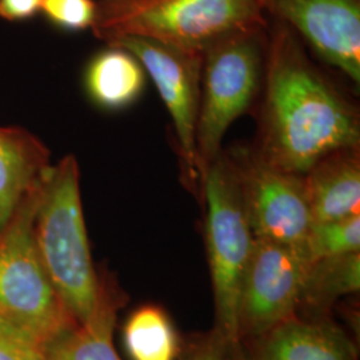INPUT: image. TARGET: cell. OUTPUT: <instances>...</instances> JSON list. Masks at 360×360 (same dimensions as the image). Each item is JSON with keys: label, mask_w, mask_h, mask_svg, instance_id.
Returning a JSON list of instances; mask_svg holds the SVG:
<instances>
[{"label": "cell", "mask_w": 360, "mask_h": 360, "mask_svg": "<svg viewBox=\"0 0 360 360\" xmlns=\"http://www.w3.org/2000/svg\"><path fill=\"white\" fill-rule=\"evenodd\" d=\"M263 91L255 148L272 166L304 175L323 156L360 147L359 110L312 65L295 31L275 19Z\"/></svg>", "instance_id": "cell-1"}, {"label": "cell", "mask_w": 360, "mask_h": 360, "mask_svg": "<svg viewBox=\"0 0 360 360\" xmlns=\"http://www.w3.org/2000/svg\"><path fill=\"white\" fill-rule=\"evenodd\" d=\"M40 262L67 312L77 324L91 322L103 304L91 257L80 196L77 158L67 155L46 174L34 218Z\"/></svg>", "instance_id": "cell-2"}, {"label": "cell", "mask_w": 360, "mask_h": 360, "mask_svg": "<svg viewBox=\"0 0 360 360\" xmlns=\"http://www.w3.org/2000/svg\"><path fill=\"white\" fill-rule=\"evenodd\" d=\"M267 25L260 0H96L91 30L105 43L132 35L203 52L227 34Z\"/></svg>", "instance_id": "cell-3"}, {"label": "cell", "mask_w": 360, "mask_h": 360, "mask_svg": "<svg viewBox=\"0 0 360 360\" xmlns=\"http://www.w3.org/2000/svg\"><path fill=\"white\" fill-rule=\"evenodd\" d=\"M44 176L0 232V323L41 351L75 324L44 271L34 239V218Z\"/></svg>", "instance_id": "cell-4"}, {"label": "cell", "mask_w": 360, "mask_h": 360, "mask_svg": "<svg viewBox=\"0 0 360 360\" xmlns=\"http://www.w3.org/2000/svg\"><path fill=\"white\" fill-rule=\"evenodd\" d=\"M267 26L235 31L203 51L200 107L195 134L198 159L205 175L219 156L232 123L245 114L263 90Z\"/></svg>", "instance_id": "cell-5"}, {"label": "cell", "mask_w": 360, "mask_h": 360, "mask_svg": "<svg viewBox=\"0 0 360 360\" xmlns=\"http://www.w3.org/2000/svg\"><path fill=\"white\" fill-rule=\"evenodd\" d=\"M200 195L206 205L205 232L215 297V333L239 347L242 346L238 330L239 294L255 238L226 151L207 166Z\"/></svg>", "instance_id": "cell-6"}, {"label": "cell", "mask_w": 360, "mask_h": 360, "mask_svg": "<svg viewBox=\"0 0 360 360\" xmlns=\"http://www.w3.org/2000/svg\"><path fill=\"white\" fill-rule=\"evenodd\" d=\"M226 154L254 238L307 250L314 221L303 175L272 166L255 147L236 146Z\"/></svg>", "instance_id": "cell-7"}, {"label": "cell", "mask_w": 360, "mask_h": 360, "mask_svg": "<svg viewBox=\"0 0 360 360\" xmlns=\"http://www.w3.org/2000/svg\"><path fill=\"white\" fill-rule=\"evenodd\" d=\"M107 46L132 53L153 77L175 129L186 183L200 193L203 172L195 134L200 107L203 52L186 51L155 39L132 35L114 39Z\"/></svg>", "instance_id": "cell-8"}, {"label": "cell", "mask_w": 360, "mask_h": 360, "mask_svg": "<svg viewBox=\"0 0 360 360\" xmlns=\"http://www.w3.org/2000/svg\"><path fill=\"white\" fill-rule=\"evenodd\" d=\"M309 264L306 248L255 239L239 294L240 342L266 334L295 315Z\"/></svg>", "instance_id": "cell-9"}, {"label": "cell", "mask_w": 360, "mask_h": 360, "mask_svg": "<svg viewBox=\"0 0 360 360\" xmlns=\"http://www.w3.org/2000/svg\"><path fill=\"white\" fill-rule=\"evenodd\" d=\"M328 65L360 83V0H260Z\"/></svg>", "instance_id": "cell-10"}, {"label": "cell", "mask_w": 360, "mask_h": 360, "mask_svg": "<svg viewBox=\"0 0 360 360\" xmlns=\"http://www.w3.org/2000/svg\"><path fill=\"white\" fill-rule=\"evenodd\" d=\"M243 360H358V351L334 323L292 315L250 340Z\"/></svg>", "instance_id": "cell-11"}, {"label": "cell", "mask_w": 360, "mask_h": 360, "mask_svg": "<svg viewBox=\"0 0 360 360\" xmlns=\"http://www.w3.org/2000/svg\"><path fill=\"white\" fill-rule=\"evenodd\" d=\"M303 178L314 223L360 215V147L323 156Z\"/></svg>", "instance_id": "cell-12"}, {"label": "cell", "mask_w": 360, "mask_h": 360, "mask_svg": "<svg viewBox=\"0 0 360 360\" xmlns=\"http://www.w3.org/2000/svg\"><path fill=\"white\" fill-rule=\"evenodd\" d=\"M51 166L50 150L37 135L19 126H0V232Z\"/></svg>", "instance_id": "cell-13"}, {"label": "cell", "mask_w": 360, "mask_h": 360, "mask_svg": "<svg viewBox=\"0 0 360 360\" xmlns=\"http://www.w3.org/2000/svg\"><path fill=\"white\" fill-rule=\"evenodd\" d=\"M146 71L129 51L107 46L86 67L84 89L91 102L107 111L123 110L143 92Z\"/></svg>", "instance_id": "cell-14"}, {"label": "cell", "mask_w": 360, "mask_h": 360, "mask_svg": "<svg viewBox=\"0 0 360 360\" xmlns=\"http://www.w3.org/2000/svg\"><path fill=\"white\" fill-rule=\"evenodd\" d=\"M116 304L107 292L96 316L72 324L43 348V360H120L112 343Z\"/></svg>", "instance_id": "cell-15"}, {"label": "cell", "mask_w": 360, "mask_h": 360, "mask_svg": "<svg viewBox=\"0 0 360 360\" xmlns=\"http://www.w3.org/2000/svg\"><path fill=\"white\" fill-rule=\"evenodd\" d=\"M360 290V252L311 262L299 307L322 309Z\"/></svg>", "instance_id": "cell-16"}, {"label": "cell", "mask_w": 360, "mask_h": 360, "mask_svg": "<svg viewBox=\"0 0 360 360\" xmlns=\"http://www.w3.org/2000/svg\"><path fill=\"white\" fill-rule=\"evenodd\" d=\"M131 360H178L179 339L167 314L144 306L129 316L123 331Z\"/></svg>", "instance_id": "cell-17"}, {"label": "cell", "mask_w": 360, "mask_h": 360, "mask_svg": "<svg viewBox=\"0 0 360 360\" xmlns=\"http://www.w3.org/2000/svg\"><path fill=\"white\" fill-rule=\"evenodd\" d=\"M306 247L311 262L360 252V215L312 223Z\"/></svg>", "instance_id": "cell-18"}, {"label": "cell", "mask_w": 360, "mask_h": 360, "mask_svg": "<svg viewBox=\"0 0 360 360\" xmlns=\"http://www.w3.org/2000/svg\"><path fill=\"white\" fill-rule=\"evenodd\" d=\"M40 13L62 31H84L95 22L96 0H43Z\"/></svg>", "instance_id": "cell-19"}, {"label": "cell", "mask_w": 360, "mask_h": 360, "mask_svg": "<svg viewBox=\"0 0 360 360\" xmlns=\"http://www.w3.org/2000/svg\"><path fill=\"white\" fill-rule=\"evenodd\" d=\"M180 360H243L242 346L236 347L223 340L215 331L198 339L186 348Z\"/></svg>", "instance_id": "cell-20"}, {"label": "cell", "mask_w": 360, "mask_h": 360, "mask_svg": "<svg viewBox=\"0 0 360 360\" xmlns=\"http://www.w3.org/2000/svg\"><path fill=\"white\" fill-rule=\"evenodd\" d=\"M0 360H43V351L0 323Z\"/></svg>", "instance_id": "cell-21"}, {"label": "cell", "mask_w": 360, "mask_h": 360, "mask_svg": "<svg viewBox=\"0 0 360 360\" xmlns=\"http://www.w3.org/2000/svg\"><path fill=\"white\" fill-rule=\"evenodd\" d=\"M43 0H0V18L8 22H25L41 11Z\"/></svg>", "instance_id": "cell-22"}]
</instances>
